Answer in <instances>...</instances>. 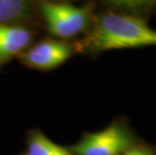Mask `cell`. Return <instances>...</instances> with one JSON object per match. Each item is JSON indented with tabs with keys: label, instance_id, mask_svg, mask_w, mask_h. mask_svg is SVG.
<instances>
[{
	"label": "cell",
	"instance_id": "6da1fadb",
	"mask_svg": "<svg viewBox=\"0 0 156 155\" xmlns=\"http://www.w3.org/2000/svg\"><path fill=\"white\" fill-rule=\"evenodd\" d=\"M156 45V30L134 15L107 12L93 23L84 47L94 52Z\"/></svg>",
	"mask_w": 156,
	"mask_h": 155
},
{
	"label": "cell",
	"instance_id": "7a4b0ae2",
	"mask_svg": "<svg viewBox=\"0 0 156 155\" xmlns=\"http://www.w3.org/2000/svg\"><path fill=\"white\" fill-rule=\"evenodd\" d=\"M94 5L75 6L68 3L44 2L41 13L48 31L59 38H72L92 23Z\"/></svg>",
	"mask_w": 156,
	"mask_h": 155
},
{
	"label": "cell",
	"instance_id": "3957f363",
	"mask_svg": "<svg viewBox=\"0 0 156 155\" xmlns=\"http://www.w3.org/2000/svg\"><path fill=\"white\" fill-rule=\"evenodd\" d=\"M137 143L138 138L127 125L113 123L102 131L85 134L69 150L74 155H121Z\"/></svg>",
	"mask_w": 156,
	"mask_h": 155
},
{
	"label": "cell",
	"instance_id": "277c9868",
	"mask_svg": "<svg viewBox=\"0 0 156 155\" xmlns=\"http://www.w3.org/2000/svg\"><path fill=\"white\" fill-rule=\"evenodd\" d=\"M73 54L72 48L55 39H44L18 55L23 64L36 70H51L68 60Z\"/></svg>",
	"mask_w": 156,
	"mask_h": 155
},
{
	"label": "cell",
	"instance_id": "5b68a950",
	"mask_svg": "<svg viewBox=\"0 0 156 155\" xmlns=\"http://www.w3.org/2000/svg\"><path fill=\"white\" fill-rule=\"evenodd\" d=\"M34 38L28 27L19 24H0V62L20 55Z\"/></svg>",
	"mask_w": 156,
	"mask_h": 155
},
{
	"label": "cell",
	"instance_id": "8992f818",
	"mask_svg": "<svg viewBox=\"0 0 156 155\" xmlns=\"http://www.w3.org/2000/svg\"><path fill=\"white\" fill-rule=\"evenodd\" d=\"M34 11L29 2L21 0H0V24H14L28 20Z\"/></svg>",
	"mask_w": 156,
	"mask_h": 155
},
{
	"label": "cell",
	"instance_id": "52a82bcc",
	"mask_svg": "<svg viewBox=\"0 0 156 155\" xmlns=\"http://www.w3.org/2000/svg\"><path fill=\"white\" fill-rule=\"evenodd\" d=\"M26 155H74L67 148L54 143L41 132L30 133L27 140Z\"/></svg>",
	"mask_w": 156,
	"mask_h": 155
},
{
	"label": "cell",
	"instance_id": "ba28073f",
	"mask_svg": "<svg viewBox=\"0 0 156 155\" xmlns=\"http://www.w3.org/2000/svg\"><path fill=\"white\" fill-rule=\"evenodd\" d=\"M121 155H156V149L149 145L137 143Z\"/></svg>",
	"mask_w": 156,
	"mask_h": 155
}]
</instances>
